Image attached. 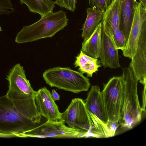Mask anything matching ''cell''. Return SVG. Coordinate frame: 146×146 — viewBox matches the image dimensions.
<instances>
[{
	"instance_id": "cell-25",
	"label": "cell",
	"mask_w": 146,
	"mask_h": 146,
	"mask_svg": "<svg viewBox=\"0 0 146 146\" xmlns=\"http://www.w3.org/2000/svg\"><path fill=\"white\" fill-rule=\"evenodd\" d=\"M2 31V29L0 24V32Z\"/></svg>"
},
{
	"instance_id": "cell-7",
	"label": "cell",
	"mask_w": 146,
	"mask_h": 146,
	"mask_svg": "<svg viewBox=\"0 0 146 146\" xmlns=\"http://www.w3.org/2000/svg\"><path fill=\"white\" fill-rule=\"evenodd\" d=\"M124 75L114 76L104 85L102 92L108 121L119 123L123 101Z\"/></svg>"
},
{
	"instance_id": "cell-9",
	"label": "cell",
	"mask_w": 146,
	"mask_h": 146,
	"mask_svg": "<svg viewBox=\"0 0 146 146\" xmlns=\"http://www.w3.org/2000/svg\"><path fill=\"white\" fill-rule=\"evenodd\" d=\"M61 114V120L66 123L70 127L85 133L88 137L91 123L84 101L82 99H72L67 109Z\"/></svg>"
},
{
	"instance_id": "cell-21",
	"label": "cell",
	"mask_w": 146,
	"mask_h": 146,
	"mask_svg": "<svg viewBox=\"0 0 146 146\" xmlns=\"http://www.w3.org/2000/svg\"><path fill=\"white\" fill-rule=\"evenodd\" d=\"M53 2L55 4L61 7L65 8L73 12L75 11L77 0H55Z\"/></svg>"
},
{
	"instance_id": "cell-16",
	"label": "cell",
	"mask_w": 146,
	"mask_h": 146,
	"mask_svg": "<svg viewBox=\"0 0 146 146\" xmlns=\"http://www.w3.org/2000/svg\"><path fill=\"white\" fill-rule=\"evenodd\" d=\"M102 22L82 44L81 50L88 55L96 58H100L101 45Z\"/></svg>"
},
{
	"instance_id": "cell-19",
	"label": "cell",
	"mask_w": 146,
	"mask_h": 146,
	"mask_svg": "<svg viewBox=\"0 0 146 146\" xmlns=\"http://www.w3.org/2000/svg\"><path fill=\"white\" fill-rule=\"evenodd\" d=\"M112 38L117 49L122 50L125 48L127 41L124 35L119 29L114 33Z\"/></svg>"
},
{
	"instance_id": "cell-14",
	"label": "cell",
	"mask_w": 146,
	"mask_h": 146,
	"mask_svg": "<svg viewBox=\"0 0 146 146\" xmlns=\"http://www.w3.org/2000/svg\"><path fill=\"white\" fill-rule=\"evenodd\" d=\"M136 0H120L119 28L127 41L132 22Z\"/></svg>"
},
{
	"instance_id": "cell-4",
	"label": "cell",
	"mask_w": 146,
	"mask_h": 146,
	"mask_svg": "<svg viewBox=\"0 0 146 146\" xmlns=\"http://www.w3.org/2000/svg\"><path fill=\"white\" fill-rule=\"evenodd\" d=\"M39 124L18 113L6 95L0 96L1 137H22Z\"/></svg>"
},
{
	"instance_id": "cell-22",
	"label": "cell",
	"mask_w": 146,
	"mask_h": 146,
	"mask_svg": "<svg viewBox=\"0 0 146 146\" xmlns=\"http://www.w3.org/2000/svg\"><path fill=\"white\" fill-rule=\"evenodd\" d=\"M90 7H96L105 11L113 0H88Z\"/></svg>"
},
{
	"instance_id": "cell-13",
	"label": "cell",
	"mask_w": 146,
	"mask_h": 146,
	"mask_svg": "<svg viewBox=\"0 0 146 146\" xmlns=\"http://www.w3.org/2000/svg\"><path fill=\"white\" fill-rule=\"evenodd\" d=\"M102 31L100 61L104 68H116L121 66L119 62L118 50L115 47L112 37Z\"/></svg>"
},
{
	"instance_id": "cell-10",
	"label": "cell",
	"mask_w": 146,
	"mask_h": 146,
	"mask_svg": "<svg viewBox=\"0 0 146 146\" xmlns=\"http://www.w3.org/2000/svg\"><path fill=\"white\" fill-rule=\"evenodd\" d=\"M146 27V4L138 2L135 7L132 22L126 45L122 50L123 56L131 59L135 55L143 29Z\"/></svg>"
},
{
	"instance_id": "cell-23",
	"label": "cell",
	"mask_w": 146,
	"mask_h": 146,
	"mask_svg": "<svg viewBox=\"0 0 146 146\" xmlns=\"http://www.w3.org/2000/svg\"><path fill=\"white\" fill-rule=\"evenodd\" d=\"M51 96L52 98L54 101L60 100V95L54 90H52Z\"/></svg>"
},
{
	"instance_id": "cell-6",
	"label": "cell",
	"mask_w": 146,
	"mask_h": 146,
	"mask_svg": "<svg viewBox=\"0 0 146 146\" xmlns=\"http://www.w3.org/2000/svg\"><path fill=\"white\" fill-rule=\"evenodd\" d=\"M91 123V132L95 135L105 133L109 128L107 113L99 87L93 85L84 102Z\"/></svg>"
},
{
	"instance_id": "cell-15",
	"label": "cell",
	"mask_w": 146,
	"mask_h": 146,
	"mask_svg": "<svg viewBox=\"0 0 146 146\" xmlns=\"http://www.w3.org/2000/svg\"><path fill=\"white\" fill-rule=\"evenodd\" d=\"M87 17L83 25L82 37L84 40L88 38L102 22L105 11L93 7L86 9Z\"/></svg>"
},
{
	"instance_id": "cell-1",
	"label": "cell",
	"mask_w": 146,
	"mask_h": 146,
	"mask_svg": "<svg viewBox=\"0 0 146 146\" xmlns=\"http://www.w3.org/2000/svg\"><path fill=\"white\" fill-rule=\"evenodd\" d=\"M9 82L6 95L17 112L24 117L39 124L41 116L35 101L36 91L26 78L23 67L20 63L14 65L6 78Z\"/></svg>"
},
{
	"instance_id": "cell-8",
	"label": "cell",
	"mask_w": 146,
	"mask_h": 146,
	"mask_svg": "<svg viewBox=\"0 0 146 146\" xmlns=\"http://www.w3.org/2000/svg\"><path fill=\"white\" fill-rule=\"evenodd\" d=\"M62 120H47L27 131L23 137L81 138L87 137L85 133L79 130L66 126Z\"/></svg>"
},
{
	"instance_id": "cell-24",
	"label": "cell",
	"mask_w": 146,
	"mask_h": 146,
	"mask_svg": "<svg viewBox=\"0 0 146 146\" xmlns=\"http://www.w3.org/2000/svg\"><path fill=\"white\" fill-rule=\"evenodd\" d=\"M140 2H142L145 4H146V0H139Z\"/></svg>"
},
{
	"instance_id": "cell-2",
	"label": "cell",
	"mask_w": 146,
	"mask_h": 146,
	"mask_svg": "<svg viewBox=\"0 0 146 146\" xmlns=\"http://www.w3.org/2000/svg\"><path fill=\"white\" fill-rule=\"evenodd\" d=\"M68 21L63 11L53 12L31 25L23 27L17 33L15 41L22 44L51 37L66 27Z\"/></svg>"
},
{
	"instance_id": "cell-18",
	"label": "cell",
	"mask_w": 146,
	"mask_h": 146,
	"mask_svg": "<svg viewBox=\"0 0 146 146\" xmlns=\"http://www.w3.org/2000/svg\"><path fill=\"white\" fill-rule=\"evenodd\" d=\"M21 4H24L30 12L39 14L41 17L53 12L55 7L51 0H19Z\"/></svg>"
},
{
	"instance_id": "cell-5",
	"label": "cell",
	"mask_w": 146,
	"mask_h": 146,
	"mask_svg": "<svg viewBox=\"0 0 146 146\" xmlns=\"http://www.w3.org/2000/svg\"><path fill=\"white\" fill-rule=\"evenodd\" d=\"M42 77L51 87L76 94L87 91L90 84L89 79L83 74L68 67L49 69L43 72Z\"/></svg>"
},
{
	"instance_id": "cell-12",
	"label": "cell",
	"mask_w": 146,
	"mask_h": 146,
	"mask_svg": "<svg viewBox=\"0 0 146 146\" xmlns=\"http://www.w3.org/2000/svg\"><path fill=\"white\" fill-rule=\"evenodd\" d=\"M129 66L139 82L143 86H146V27L141 32L135 53L131 58Z\"/></svg>"
},
{
	"instance_id": "cell-3",
	"label": "cell",
	"mask_w": 146,
	"mask_h": 146,
	"mask_svg": "<svg viewBox=\"0 0 146 146\" xmlns=\"http://www.w3.org/2000/svg\"><path fill=\"white\" fill-rule=\"evenodd\" d=\"M123 74L124 80L123 97L119 124L121 128L128 129L140 122L143 111L138 94L139 81L132 69L129 66L123 69Z\"/></svg>"
},
{
	"instance_id": "cell-20",
	"label": "cell",
	"mask_w": 146,
	"mask_h": 146,
	"mask_svg": "<svg viewBox=\"0 0 146 146\" xmlns=\"http://www.w3.org/2000/svg\"><path fill=\"white\" fill-rule=\"evenodd\" d=\"M14 11L11 0H0V15H9Z\"/></svg>"
},
{
	"instance_id": "cell-17",
	"label": "cell",
	"mask_w": 146,
	"mask_h": 146,
	"mask_svg": "<svg viewBox=\"0 0 146 146\" xmlns=\"http://www.w3.org/2000/svg\"><path fill=\"white\" fill-rule=\"evenodd\" d=\"M76 58L75 67H78L80 72L86 73L88 77H92L93 74L98 71L101 66L97 58L88 55L81 50Z\"/></svg>"
},
{
	"instance_id": "cell-11",
	"label": "cell",
	"mask_w": 146,
	"mask_h": 146,
	"mask_svg": "<svg viewBox=\"0 0 146 146\" xmlns=\"http://www.w3.org/2000/svg\"><path fill=\"white\" fill-rule=\"evenodd\" d=\"M35 101L39 112L47 120L54 121L60 120L61 113L52 97L50 91L45 87L36 91Z\"/></svg>"
}]
</instances>
